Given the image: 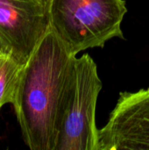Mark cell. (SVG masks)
Masks as SVG:
<instances>
[{"label": "cell", "mask_w": 149, "mask_h": 150, "mask_svg": "<svg viewBox=\"0 0 149 150\" xmlns=\"http://www.w3.org/2000/svg\"><path fill=\"white\" fill-rule=\"evenodd\" d=\"M99 138L100 150H149V87L119 94Z\"/></svg>", "instance_id": "5"}, {"label": "cell", "mask_w": 149, "mask_h": 150, "mask_svg": "<svg viewBox=\"0 0 149 150\" xmlns=\"http://www.w3.org/2000/svg\"><path fill=\"white\" fill-rule=\"evenodd\" d=\"M48 27L45 0H0V51L21 64Z\"/></svg>", "instance_id": "4"}, {"label": "cell", "mask_w": 149, "mask_h": 150, "mask_svg": "<svg viewBox=\"0 0 149 150\" xmlns=\"http://www.w3.org/2000/svg\"><path fill=\"white\" fill-rule=\"evenodd\" d=\"M24 65L0 51V108L12 104Z\"/></svg>", "instance_id": "6"}, {"label": "cell", "mask_w": 149, "mask_h": 150, "mask_svg": "<svg viewBox=\"0 0 149 150\" xmlns=\"http://www.w3.org/2000/svg\"><path fill=\"white\" fill-rule=\"evenodd\" d=\"M103 84L89 54L76 57L55 150H100L96 108Z\"/></svg>", "instance_id": "3"}, {"label": "cell", "mask_w": 149, "mask_h": 150, "mask_svg": "<svg viewBox=\"0 0 149 150\" xmlns=\"http://www.w3.org/2000/svg\"><path fill=\"white\" fill-rule=\"evenodd\" d=\"M76 57L48 25L24 65L12 105L30 149H56Z\"/></svg>", "instance_id": "1"}, {"label": "cell", "mask_w": 149, "mask_h": 150, "mask_svg": "<svg viewBox=\"0 0 149 150\" xmlns=\"http://www.w3.org/2000/svg\"><path fill=\"white\" fill-rule=\"evenodd\" d=\"M45 1L48 25L75 55L104 47L112 39H125L121 28L127 12L125 0Z\"/></svg>", "instance_id": "2"}]
</instances>
